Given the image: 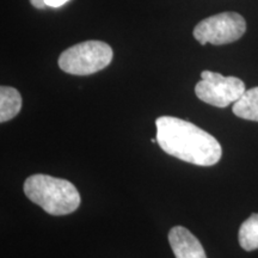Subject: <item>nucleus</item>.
Segmentation results:
<instances>
[{"instance_id": "nucleus-1", "label": "nucleus", "mask_w": 258, "mask_h": 258, "mask_svg": "<svg viewBox=\"0 0 258 258\" xmlns=\"http://www.w3.org/2000/svg\"><path fill=\"white\" fill-rule=\"evenodd\" d=\"M156 125L158 145L170 156L198 166L215 165L221 159L219 141L191 122L161 116Z\"/></svg>"}, {"instance_id": "nucleus-2", "label": "nucleus", "mask_w": 258, "mask_h": 258, "mask_svg": "<svg viewBox=\"0 0 258 258\" xmlns=\"http://www.w3.org/2000/svg\"><path fill=\"white\" fill-rule=\"evenodd\" d=\"M24 194L50 215L71 214L80 205V195L72 183L41 173L28 177Z\"/></svg>"}, {"instance_id": "nucleus-3", "label": "nucleus", "mask_w": 258, "mask_h": 258, "mask_svg": "<svg viewBox=\"0 0 258 258\" xmlns=\"http://www.w3.org/2000/svg\"><path fill=\"white\" fill-rule=\"evenodd\" d=\"M112 55L111 47L105 42L85 41L64 50L59 57V66L73 76H89L104 70Z\"/></svg>"}, {"instance_id": "nucleus-4", "label": "nucleus", "mask_w": 258, "mask_h": 258, "mask_svg": "<svg viewBox=\"0 0 258 258\" xmlns=\"http://www.w3.org/2000/svg\"><path fill=\"white\" fill-rule=\"evenodd\" d=\"M246 31V22L237 12H222L202 19L194 29V37L202 46H221L238 41Z\"/></svg>"}, {"instance_id": "nucleus-5", "label": "nucleus", "mask_w": 258, "mask_h": 258, "mask_svg": "<svg viewBox=\"0 0 258 258\" xmlns=\"http://www.w3.org/2000/svg\"><path fill=\"white\" fill-rule=\"evenodd\" d=\"M201 78L195 86L196 96L217 108L233 104L246 91L244 82L237 77H224L220 73L203 71Z\"/></svg>"}, {"instance_id": "nucleus-6", "label": "nucleus", "mask_w": 258, "mask_h": 258, "mask_svg": "<svg viewBox=\"0 0 258 258\" xmlns=\"http://www.w3.org/2000/svg\"><path fill=\"white\" fill-rule=\"evenodd\" d=\"M169 243L176 258H207L200 240L183 226L171 228Z\"/></svg>"}, {"instance_id": "nucleus-7", "label": "nucleus", "mask_w": 258, "mask_h": 258, "mask_svg": "<svg viewBox=\"0 0 258 258\" xmlns=\"http://www.w3.org/2000/svg\"><path fill=\"white\" fill-rule=\"evenodd\" d=\"M22 109V96L10 86L0 88V122L4 123L18 115Z\"/></svg>"}, {"instance_id": "nucleus-8", "label": "nucleus", "mask_w": 258, "mask_h": 258, "mask_svg": "<svg viewBox=\"0 0 258 258\" xmlns=\"http://www.w3.org/2000/svg\"><path fill=\"white\" fill-rule=\"evenodd\" d=\"M232 111L244 120L258 122V86L246 90L244 95L233 103Z\"/></svg>"}, {"instance_id": "nucleus-9", "label": "nucleus", "mask_w": 258, "mask_h": 258, "mask_svg": "<svg viewBox=\"0 0 258 258\" xmlns=\"http://www.w3.org/2000/svg\"><path fill=\"white\" fill-rule=\"evenodd\" d=\"M238 239L245 251L258 249V214H252L241 224Z\"/></svg>"}, {"instance_id": "nucleus-10", "label": "nucleus", "mask_w": 258, "mask_h": 258, "mask_svg": "<svg viewBox=\"0 0 258 258\" xmlns=\"http://www.w3.org/2000/svg\"><path fill=\"white\" fill-rule=\"evenodd\" d=\"M69 2L70 0H44L47 8H53V9L60 8V6L64 5L66 3H69Z\"/></svg>"}, {"instance_id": "nucleus-11", "label": "nucleus", "mask_w": 258, "mask_h": 258, "mask_svg": "<svg viewBox=\"0 0 258 258\" xmlns=\"http://www.w3.org/2000/svg\"><path fill=\"white\" fill-rule=\"evenodd\" d=\"M30 4L34 6V8L36 9H46V3H44V0H30Z\"/></svg>"}]
</instances>
